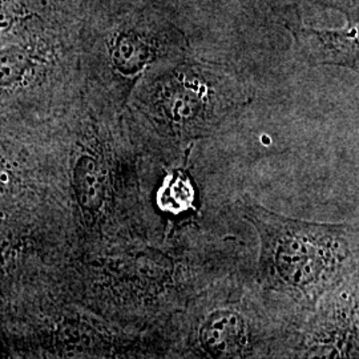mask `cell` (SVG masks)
Segmentation results:
<instances>
[{"mask_svg": "<svg viewBox=\"0 0 359 359\" xmlns=\"http://www.w3.org/2000/svg\"><path fill=\"white\" fill-rule=\"evenodd\" d=\"M253 100L246 79L189 51L148 69L123 114L149 163L175 167L188 161L196 142L234 124Z\"/></svg>", "mask_w": 359, "mask_h": 359, "instance_id": "6da1fadb", "label": "cell"}, {"mask_svg": "<svg viewBox=\"0 0 359 359\" xmlns=\"http://www.w3.org/2000/svg\"><path fill=\"white\" fill-rule=\"evenodd\" d=\"M253 269L213 283L168 323V358H292L304 317L262 292Z\"/></svg>", "mask_w": 359, "mask_h": 359, "instance_id": "7a4b0ae2", "label": "cell"}, {"mask_svg": "<svg viewBox=\"0 0 359 359\" xmlns=\"http://www.w3.org/2000/svg\"><path fill=\"white\" fill-rule=\"evenodd\" d=\"M240 216L256 231L253 278L262 292L306 317L322 295L358 273V225L286 217L249 196Z\"/></svg>", "mask_w": 359, "mask_h": 359, "instance_id": "3957f363", "label": "cell"}, {"mask_svg": "<svg viewBox=\"0 0 359 359\" xmlns=\"http://www.w3.org/2000/svg\"><path fill=\"white\" fill-rule=\"evenodd\" d=\"M76 44L95 99L121 112L148 69L191 51L173 13L154 0H84Z\"/></svg>", "mask_w": 359, "mask_h": 359, "instance_id": "277c9868", "label": "cell"}, {"mask_svg": "<svg viewBox=\"0 0 359 359\" xmlns=\"http://www.w3.org/2000/svg\"><path fill=\"white\" fill-rule=\"evenodd\" d=\"M358 273L322 295L299 326L292 358L358 355Z\"/></svg>", "mask_w": 359, "mask_h": 359, "instance_id": "5b68a950", "label": "cell"}, {"mask_svg": "<svg viewBox=\"0 0 359 359\" xmlns=\"http://www.w3.org/2000/svg\"><path fill=\"white\" fill-rule=\"evenodd\" d=\"M283 27L294 41L295 53L311 67L334 65L358 74L359 18H346L341 28H314L302 23L299 6L283 7Z\"/></svg>", "mask_w": 359, "mask_h": 359, "instance_id": "8992f818", "label": "cell"}, {"mask_svg": "<svg viewBox=\"0 0 359 359\" xmlns=\"http://www.w3.org/2000/svg\"><path fill=\"white\" fill-rule=\"evenodd\" d=\"M77 18L79 15L57 13L39 0H0V40Z\"/></svg>", "mask_w": 359, "mask_h": 359, "instance_id": "52a82bcc", "label": "cell"}, {"mask_svg": "<svg viewBox=\"0 0 359 359\" xmlns=\"http://www.w3.org/2000/svg\"><path fill=\"white\" fill-rule=\"evenodd\" d=\"M168 169L170 170V173H168L164 184L158 189L157 203L160 204L163 213L180 217V222H188L182 218V215L194 209V184L187 176L184 164L168 167Z\"/></svg>", "mask_w": 359, "mask_h": 359, "instance_id": "ba28073f", "label": "cell"}, {"mask_svg": "<svg viewBox=\"0 0 359 359\" xmlns=\"http://www.w3.org/2000/svg\"><path fill=\"white\" fill-rule=\"evenodd\" d=\"M323 8L342 13L345 18H359V0H309Z\"/></svg>", "mask_w": 359, "mask_h": 359, "instance_id": "9c48e42d", "label": "cell"}, {"mask_svg": "<svg viewBox=\"0 0 359 359\" xmlns=\"http://www.w3.org/2000/svg\"><path fill=\"white\" fill-rule=\"evenodd\" d=\"M57 13L79 15L84 0H39Z\"/></svg>", "mask_w": 359, "mask_h": 359, "instance_id": "30bf717a", "label": "cell"}, {"mask_svg": "<svg viewBox=\"0 0 359 359\" xmlns=\"http://www.w3.org/2000/svg\"><path fill=\"white\" fill-rule=\"evenodd\" d=\"M8 184H10L8 172L0 165V192H4L8 188Z\"/></svg>", "mask_w": 359, "mask_h": 359, "instance_id": "8fae6325", "label": "cell"}, {"mask_svg": "<svg viewBox=\"0 0 359 359\" xmlns=\"http://www.w3.org/2000/svg\"><path fill=\"white\" fill-rule=\"evenodd\" d=\"M273 6L276 8H281V7H286V6H293V4H298L301 6L302 0H271Z\"/></svg>", "mask_w": 359, "mask_h": 359, "instance_id": "7c38bea8", "label": "cell"}, {"mask_svg": "<svg viewBox=\"0 0 359 359\" xmlns=\"http://www.w3.org/2000/svg\"><path fill=\"white\" fill-rule=\"evenodd\" d=\"M0 258H1V243H0Z\"/></svg>", "mask_w": 359, "mask_h": 359, "instance_id": "4fadbf2b", "label": "cell"}]
</instances>
